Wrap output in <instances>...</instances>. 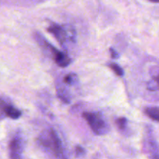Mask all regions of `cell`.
<instances>
[{
	"label": "cell",
	"mask_w": 159,
	"mask_h": 159,
	"mask_svg": "<svg viewBox=\"0 0 159 159\" xmlns=\"http://www.w3.org/2000/svg\"><path fill=\"white\" fill-rule=\"evenodd\" d=\"M40 143L43 147L49 149L57 159H66L63 145L60 137L54 129H51L48 132V135L40 137Z\"/></svg>",
	"instance_id": "obj_1"
},
{
	"label": "cell",
	"mask_w": 159,
	"mask_h": 159,
	"mask_svg": "<svg viewBox=\"0 0 159 159\" xmlns=\"http://www.w3.org/2000/svg\"><path fill=\"white\" fill-rule=\"evenodd\" d=\"M82 116L96 135H104L109 131V126L102 115L96 112H84Z\"/></svg>",
	"instance_id": "obj_2"
},
{
	"label": "cell",
	"mask_w": 159,
	"mask_h": 159,
	"mask_svg": "<svg viewBox=\"0 0 159 159\" xmlns=\"http://www.w3.org/2000/svg\"><path fill=\"white\" fill-rule=\"evenodd\" d=\"M143 151L148 159H159V146L151 130H147L144 138Z\"/></svg>",
	"instance_id": "obj_3"
},
{
	"label": "cell",
	"mask_w": 159,
	"mask_h": 159,
	"mask_svg": "<svg viewBox=\"0 0 159 159\" xmlns=\"http://www.w3.org/2000/svg\"><path fill=\"white\" fill-rule=\"evenodd\" d=\"M48 31L49 33H51V34H53L54 37L56 38V40L59 42V44H60L62 47H65V43H66L68 39L71 40L72 41H75V35L74 34V32L70 34L68 31H67L66 30L64 29L61 26H60V25L58 24H56V23L51 24V26L48 28Z\"/></svg>",
	"instance_id": "obj_4"
},
{
	"label": "cell",
	"mask_w": 159,
	"mask_h": 159,
	"mask_svg": "<svg viewBox=\"0 0 159 159\" xmlns=\"http://www.w3.org/2000/svg\"><path fill=\"white\" fill-rule=\"evenodd\" d=\"M9 157L11 159H22L23 151V140L20 133H16L9 143Z\"/></svg>",
	"instance_id": "obj_5"
},
{
	"label": "cell",
	"mask_w": 159,
	"mask_h": 159,
	"mask_svg": "<svg viewBox=\"0 0 159 159\" xmlns=\"http://www.w3.org/2000/svg\"><path fill=\"white\" fill-rule=\"evenodd\" d=\"M45 44H46L47 46L51 50L53 59H54V62H56V64L57 65H59L60 67H66L71 63V60L68 55L64 53L63 51H59L58 49L54 48L51 44H48L46 41H45Z\"/></svg>",
	"instance_id": "obj_6"
},
{
	"label": "cell",
	"mask_w": 159,
	"mask_h": 159,
	"mask_svg": "<svg viewBox=\"0 0 159 159\" xmlns=\"http://www.w3.org/2000/svg\"><path fill=\"white\" fill-rule=\"evenodd\" d=\"M0 110L9 118L17 119L22 115L21 111L9 104L3 99H0Z\"/></svg>",
	"instance_id": "obj_7"
},
{
	"label": "cell",
	"mask_w": 159,
	"mask_h": 159,
	"mask_svg": "<svg viewBox=\"0 0 159 159\" xmlns=\"http://www.w3.org/2000/svg\"><path fill=\"white\" fill-rule=\"evenodd\" d=\"M144 113L152 119L159 122V108H146Z\"/></svg>",
	"instance_id": "obj_8"
},
{
	"label": "cell",
	"mask_w": 159,
	"mask_h": 159,
	"mask_svg": "<svg viewBox=\"0 0 159 159\" xmlns=\"http://www.w3.org/2000/svg\"><path fill=\"white\" fill-rule=\"evenodd\" d=\"M127 118L125 117H120V118H118L116 119V125L118 127L119 130L122 131V132H125L126 130H127Z\"/></svg>",
	"instance_id": "obj_9"
},
{
	"label": "cell",
	"mask_w": 159,
	"mask_h": 159,
	"mask_svg": "<svg viewBox=\"0 0 159 159\" xmlns=\"http://www.w3.org/2000/svg\"><path fill=\"white\" fill-rule=\"evenodd\" d=\"M57 95H58L59 98L64 101L65 103H69L70 102V97L68 94V91L65 88L61 87L60 88L57 89Z\"/></svg>",
	"instance_id": "obj_10"
},
{
	"label": "cell",
	"mask_w": 159,
	"mask_h": 159,
	"mask_svg": "<svg viewBox=\"0 0 159 159\" xmlns=\"http://www.w3.org/2000/svg\"><path fill=\"white\" fill-rule=\"evenodd\" d=\"M78 81V76L75 73H68L66 76L64 77V82L67 84H69V85H72Z\"/></svg>",
	"instance_id": "obj_11"
},
{
	"label": "cell",
	"mask_w": 159,
	"mask_h": 159,
	"mask_svg": "<svg viewBox=\"0 0 159 159\" xmlns=\"http://www.w3.org/2000/svg\"><path fill=\"white\" fill-rule=\"evenodd\" d=\"M109 66H110V68L113 70V73H114L116 75H117V76H124V70H123V69L121 68L119 65H118V64L110 63V65H109Z\"/></svg>",
	"instance_id": "obj_12"
},
{
	"label": "cell",
	"mask_w": 159,
	"mask_h": 159,
	"mask_svg": "<svg viewBox=\"0 0 159 159\" xmlns=\"http://www.w3.org/2000/svg\"><path fill=\"white\" fill-rule=\"evenodd\" d=\"M151 76L153 78L154 81L157 83L158 84V87L159 86V67H153L152 68V70H150Z\"/></svg>",
	"instance_id": "obj_13"
},
{
	"label": "cell",
	"mask_w": 159,
	"mask_h": 159,
	"mask_svg": "<svg viewBox=\"0 0 159 159\" xmlns=\"http://www.w3.org/2000/svg\"><path fill=\"white\" fill-rule=\"evenodd\" d=\"M85 151L84 150L83 147L80 146H77L75 147V154L77 156H82L83 154H85Z\"/></svg>",
	"instance_id": "obj_14"
},
{
	"label": "cell",
	"mask_w": 159,
	"mask_h": 159,
	"mask_svg": "<svg viewBox=\"0 0 159 159\" xmlns=\"http://www.w3.org/2000/svg\"><path fill=\"white\" fill-rule=\"evenodd\" d=\"M110 55H111V58L113 59H116L117 58H119V55H118L117 51H115V49H113V48H110Z\"/></svg>",
	"instance_id": "obj_15"
},
{
	"label": "cell",
	"mask_w": 159,
	"mask_h": 159,
	"mask_svg": "<svg viewBox=\"0 0 159 159\" xmlns=\"http://www.w3.org/2000/svg\"><path fill=\"white\" fill-rule=\"evenodd\" d=\"M149 1L154 3H159V0H149Z\"/></svg>",
	"instance_id": "obj_16"
}]
</instances>
